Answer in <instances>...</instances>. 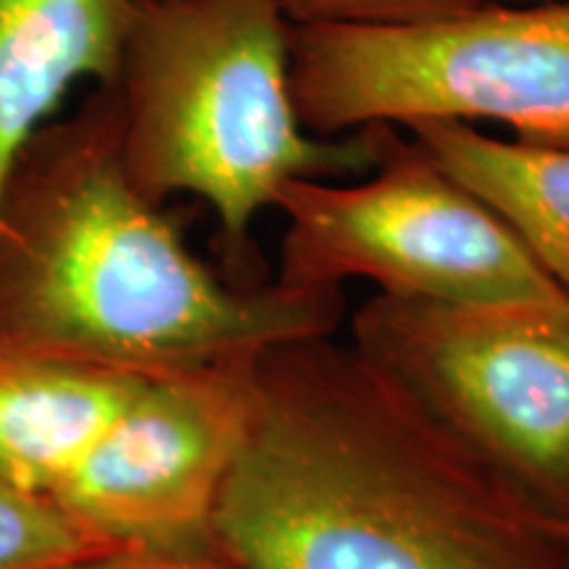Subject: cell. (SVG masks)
<instances>
[{
	"mask_svg": "<svg viewBox=\"0 0 569 569\" xmlns=\"http://www.w3.org/2000/svg\"><path fill=\"white\" fill-rule=\"evenodd\" d=\"M284 0H146L111 96L127 174L151 201L211 206L227 253L290 180L375 167L369 130L322 140L298 117Z\"/></svg>",
	"mask_w": 569,
	"mask_h": 569,
	"instance_id": "3",
	"label": "cell"
},
{
	"mask_svg": "<svg viewBox=\"0 0 569 569\" xmlns=\"http://www.w3.org/2000/svg\"><path fill=\"white\" fill-rule=\"evenodd\" d=\"M482 0H284L293 24H419L475 9Z\"/></svg>",
	"mask_w": 569,
	"mask_h": 569,
	"instance_id": "12",
	"label": "cell"
},
{
	"mask_svg": "<svg viewBox=\"0 0 569 569\" xmlns=\"http://www.w3.org/2000/svg\"><path fill=\"white\" fill-rule=\"evenodd\" d=\"M74 569H230L213 553H151V551H117L92 559Z\"/></svg>",
	"mask_w": 569,
	"mask_h": 569,
	"instance_id": "13",
	"label": "cell"
},
{
	"mask_svg": "<svg viewBox=\"0 0 569 569\" xmlns=\"http://www.w3.org/2000/svg\"><path fill=\"white\" fill-rule=\"evenodd\" d=\"M251 361L146 377L56 501L119 551L211 553L251 422Z\"/></svg>",
	"mask_w": 569,
	"mask_h": 569,
	"instance_id": "7",
	"label": "cell"
},
{
	"mask_svg": "<svg viewBox=\"0 0 569 569\" xmlns=\"http://www.w3.org/2000/svg\"><path fill=\"white\" fill-rule=\"evenodd\" d=\"M482 198L569 293V148L501 140L465 122L403 127Z\"/></svg>",
	"mask_w": 569,
	"mask_h": 569,
	"instance_id": "10",
	"label": "cell"
},
{
	"mask_svg": "<svg viewBox=\"0 0 569 569\" xmlns=\"http://www.w3.org/2000/svg\"><path fill=\"white\" fill-rule=\"evenodd\" d=\"M251 386V422L211 525L222 565L567 569V525L353 343L269 348Z\"/></svg>",
	"mask_w": 569,
	"mask_h": 569,
	"instance_id": "1",
	"label": "cell"
},
{
	"mask_svg": "<svg viewBox=\"0 0 569 569\" xmlns=\"http://www.w3.org/2000/svg\"><path fill=\"white\" fill-rule=\"evenodd\" d=\"M146 0H0V190L74 82L111 88Z\"/></svg>",
	"mask_w": 569,
	"mask_h": 569,
	"instance_id": "9",
	"label": "cell"
},
{
	"mask_svg": "<svg viewBox=\"0 0 569 569\" xmlns=\"http://www.w3.org/2000/svg\"><path fill=\"white\" fill-rule=\"evenodd\" d=\"M340 317V290L240 288L203 264L127 174L111 90L13 156L0 190V346L156 377L332 336Z\"/></svg>",
	"mask_w": 569,
	"mask_h": 569,
	"instance_id": "2",
	"label": "cell"
},
{
	"mask_svg": "<svg viewBox=\"0 0 569 569\" xmlns=\"http://www.w3.org/2000/svg\"><path fill=\"white\" fill-rule=\"evenodd\" d=\"M353 346L569 528V296L540 303L377 296L353 317Z\"/></svg>",
	"mask_w": 569,
	"mask_h": 569,
	"instance_id": "6",
	"label": "cell"
},
{
	"mask_svg": "<svg viewBox=\"0 0 569 569\" xmlns=\"http://www.w3.org/2000/svg\"><path fill=\"white\" fill-rule=\"evenodd\" d=\"M290 88L311 134L501 122L569 148V0H482L419 24H293Z\"/></svg>",
	"mask_w": 569,
	"mask_h": 569,
	"instance_id": "4",
	"label": "cell"
},
{
	"mask_svg": "<svg viewBox=\"0 0 569 569\" xmlns=\"http://www.w3.org/2000/svg\"><path fill=\"white\" fill-rule=\"evenodd\" d=\"M146 377L0 346V486L53 498Z\"/></svg>",
	"mask_w": 569,
	"mask_h": 569,
	"instance_id": "8",
	"label": "cell"
},
{
	"mask_svg": "<svg viewBox=\"0 0 569 569\" xmlns=\"http://www.w3.org/2000/svg\"><path fill=\"white\" fill-rule=\"evenodd\" d=\"M375 167L359 184L290 180L277 282L430 303H540L569 293L490 206L401 127H367Z\"/></svg>",
	"mask_w": 569,
	"mask_h": 569,
	"instance_id": "5",
	"label": "cell"
},
{
	"mask_svg": "<svg viewBox=\"0 0 569 569\" xmlns=\"http://www.w3.org/2000/svg\"><path fill=\"white\" fill-rule=\"evenodd\" d=\"M117 551L56 498L0 486V569H74Z\"/></svg>",
	"mask_w": 569,
	"mask_h": 569,
	"instance_id": "11",
	"label": "cell"
},
{
	"mask_svg": "<svg viewBox=\"0 0 569 569\" xmlns=\"http://www.w3.org/2000/svg\"><path fill=\"white\" fill-rule=\"evenodd\" d=\"M567 569H569V565H567Z\"/></svg>",
	"mask_w": 569,
	"mask_h": 569,
	"instance_id": "14",
	"label": "cell"
}]
</instances>
